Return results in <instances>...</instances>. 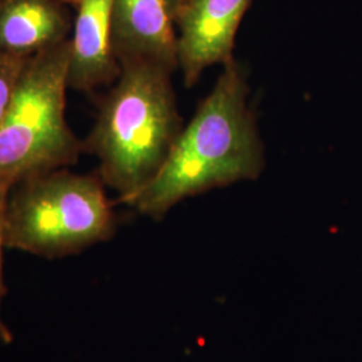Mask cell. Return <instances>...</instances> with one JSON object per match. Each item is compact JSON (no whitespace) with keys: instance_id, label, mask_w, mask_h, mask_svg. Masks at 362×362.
I'll return each mask as SVG.
<instances>
[{"instance_id":"30bf717a","label":"cell","mask_w":362,"mask_h":362,"mask_svg":"<svg viewBox=\"0 0 362 362\" xmlns=\"http://www.w3.org/2000/svg\"><path fill=\"white\" fill-rule=\"evenodd\" d=\"M13 184L11 181L6 180L0 177V310H1V302L6 294V286L3 279V248L6 247V228H7V207H8V199L13 191ZM0 337L10 342L11 336L4 327L0 318Z\"/></svg>"},{"instance_id":"9c48e42d","label":"cell","mask_w":362,"mask_h":362,"mask_svg":"<svg viewBox=\"0 0 362 362\" xmlns=\"http://www.w3.org/2000/svg\"><path fill=\"white\" fill-rule=\"evenodd\" d=\"M28 58L0 52V124L11 103L15 86Z\"/></svg>"},{"instance_id":"3957f363","label":"cell","mask_w":362,"mask_h":362,"mask_svg":"<svg viewBox=\"0 0 362 362\" xmlns=\"http://www.w3.org/2000/svg\"><path fill=\"white\" fill-rule=\"evenodd\" d=\"M70 39L30 57L0 124V177L13 185L76 164L83 144L65 118Z\"/></svg>"},{"instance_id":"8992f818","label":"cell","mask_w":362,"mask_h":362,"mask_svg":"<svg viewBox=\"0 0 362 362\" xmlns=\"http://www.w3.org/2000/svg\"><path fill=\"white\" fill-rule=\"evenodd\" d=\"M180 0H113L112 43L119 65L179 67L176 18Z\"/></svg>"},{"instance_id":"8fae6325","label":"cell","mask_w":362,"mask_h":362,"mask_svg":"<svg viewBox=\"0 0 362 362\" xmlns=\"http://www.w3.org/2000/svg\"><path fill=\"white\" fill-rule=\"evenodd\" d=\"M58 1H61V3H64V4H70V6H76L77 7L78 4L82 1V0H58Z\"/></svg>"},{"instance_id":"52a82bcc","label":"cell","mask_w":362,"mask_h":362,"mask_svg":"<svg viewBox=\"0 0 362 362\" xmlns=\"http://www.w3.org/2000/svg\"><path fill=\"white\" fill-rule=\"evenodd\" d=\"M77 8L67 85L90 93L117 81L121 74L112 43L113 0H82Z\"/></svg>"},{"instance_id":"6da1fadb","label":"cell","mask_w":362,"mask_h":362,"mask_svg":"<svg viewBox=\"0 0 362 362\" xmlns=\"http://www.w3.org/2000/svg\"><path fill=\"white\" fill-rule=\"evenodd\" d=\"M247 94L245 77L233 59L224 65L214 90L182 128L165 164L133 207L161 219L185 197L257 179L264 155Z\"/></svg>"},{"instance_id":"5b68a950","label":"cell","mask_w":362,"mask_h":362,"mask_svg":"<svg viewBox=\"0 0 362 362\" xmlns=\"http://www.w3.org/2000/svg\"><path fill=\"white\" fill-rule=\"evenodd\" d=\"M252 0H185L176 18L179 67L192 86L209 66L233 59L235 37Z\"/></svg>"},{"instance_id":"7c38bea8","label":"cell","mask_w":362,"mask_h":362,"mask_svg":"<svg viewBox=\"0 0 362 362\" xmlns=\"http://www.w3.org/2000/svg\"><path fill=\"white\" fill-rule=\"evenodd\" d=\"M180 1H181V6H182V4H184V1H185V0H180ZM180 8H181V7H180Z\"/></svg>"},{"instance_id":"7a4b0ae2","label":"cell","mask_w":362,"mask_h":362,"mask_svg":"<svg viewBox=\"0 0 362 362\" xmlns=\"http://www.w3.org/2000/svg\"><path fill=\"white\" fill-rule=\"evenodd\" d=\"M170 76L148 64L121 66L83 144L100 160L105 185L130 206L163 168L182 130Z\"/></svg>"},{"instance_id":"ba28073f","label":"cell","mask_w":362,"mask_h":362,"mask_svg":"<svg viewBox=\"0 0 362 362\" xmlns=\"http://www.w3.org/2000/svg\"><path fill=\"white\" fill-rule=\"evenodd\" d=\"M70 27L58 0H0V52L30 58L65 42Z\"/></svg>"},{"instance_id":"277c9868","label":"cell","mask_w":362,"mask_h":362,"mask_svg":"<svg viewBox=\"0 0 362 362\" xmlns=\"http://www.w3.org/2000/svg\"><path fill=\"white\" fill-rule=\"evenodd\" d=\"M100 176L66 169L19 181L7 207L6 247L43 258L78 254L115 233Z\"/></svg>"}]
</instances>
